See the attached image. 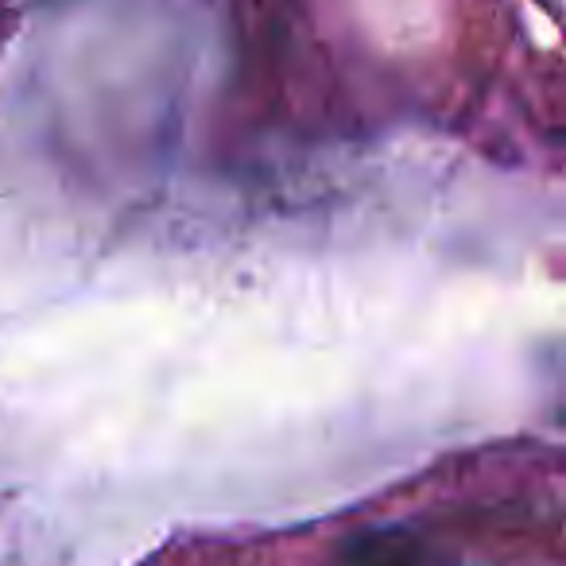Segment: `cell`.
I'll use <instances>...</instances> for the list:
<instances>
[{
    "instance_id": "cell-1",
    "label": "cell",
    "mask_w": 566,
    "mask_h": 566,
    "mask_svg": "<svg viewBox=\"0 0 566 566\" xmlns=\"http://www.w3.org/2000/svg\"><path fill=\"white\" fill-rule=\"evenodd\" d=\"M338 566H439L423 539L408 527H369L342 543Z\"/></svg>"
}]
</instances>
